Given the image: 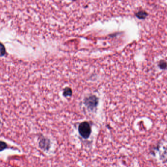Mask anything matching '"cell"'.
Returning a JSON list of instances; mask_svg holds the SVG:
<instances>
[{"label": "cell", "mask_w": 167, "mask_h": 167, "mask_svg": "<svg viewBox=\"0 0 167 167\" xmlns=\"http://www.w3.org/2000/svg\"><path fill=\"white\" fill-rule=\"evenodd\" d=\"M78 133L84 139L89 138L92 132L90 124L87 121H84L80 123L78 127Z\"/></svg>", "instance_id": "cell-1"}, {"label": "cell", "mask_w": 167, "mask_h": 167, "mask_svg": "<svg viewBox=\"0 0 167 167\" xmlns=\"http://www.w3.org/2000/svg\"><path fill=\"white\" fill-rule=\"evenodd\" d=\"M5 54V48L4 45L0 43V57H3Z\"/></svg>", "instance_id": "cell-5"}, {"label": "cell", "mask_w": 167, "mask_h": 167, "mask_svg": "<svg viewBox=\"0 0 167 167\" xmlns=\"http://www.w3.org/2000/svg\"><path fill=\"white\" fill-rule=\"evenodd\" d=\"M72 94H73V92L72 89L69 87L66 88L64 90L63 93V96L66 97H71L72 95Z\"/></svg>", "instance_id": "cell-4"}, {"label": "cell", "mask_w": 167, "mask_h": 167, "mask_svg": "<svg viewBox=\"0 0 167 167\" xmlns=\"http://www.w3.org/2000/svg\"><path fill=\"white\" fill-rule=\"evenodd\" d=\"M159 67L160 68L162 69H165L166 68V66H167V64L166 62L164 60H161L159 62Z\"/></svg>", "instance_id": "cell-6"}, {"label": "cell", "mask_w": 167, "mask_h": 167, "mask_svg": "<svg viewBox=\"0 0 167 167\" xmlns=\"http://www.w3.org/2000/svg\"><path fill=\"white\" fill-rule=\"evenodd\" d=\"M136 17L141 19H145L148 16V13L145 11H139L136 13Z\"/></svg>", "instance_id": "cell-3"}, {"label": "cell", "mask_w": 167, "mask_h": 167, "mask_svg": "<svg viewBox=\"0 0 167 167\" xmlns=\"http://www.w3.org/2000/svg\"><path fill=\"white\" fill-rule=\"evenodd\" d=\"M7 145L4 142L0 141V151H3L7 148Z\"/></svg>", "instance_id": "cell-7"}, {"label": "cell", "mask_w": 167, "mask_h": 167, "mask_svg": "<svg viewBox=\"0 0 167 167\" xmlns=\"http://www.w3.org/2000/svg\"><path fill=\"white\" fill-rule=\"evenodd\" d=\"M98 103V98L94 95L87 97L84 100V104L88 109L91 111H93L96 109Z\"/></svg>", "instance_id": "cell-2"}]
</instances>
